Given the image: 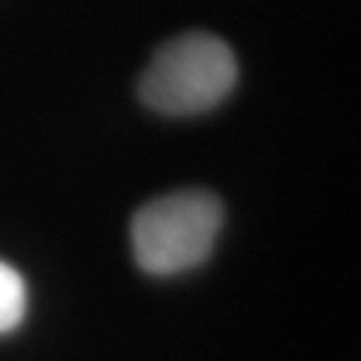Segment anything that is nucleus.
<instances>
[{
	"label": "nucleus",
	"instance_id": "2",
	"mask_svg": "<svg viewBox=\"0 0 361 361\" xmlns=\"http://www.w3.org/2000/svg\"><path fill=\"white\" fill-rule=\"evenodd\" d=\"M223 229V205L208 190H178L133 217V253L142 271L172 277L202 265Z\"/></svg>",
	"mask_w": 361,
	"mask_h": 361
},
{
	"label": "nucleus",
	"instance_id": "1",
	"mask_svg": "<svg viewBox=\"0 0 361 361\" xmlns=\"http://www.w3.org/2000/svg\"><path fill=\"white\" fill-rule=\"evenodd\" d=\"M238 63L211 33H184L166 42L139 78L142 103L160 115H199L232 94Z\"/></svg>",
	"mask_w": 361,
	"mask_h": 361
},
{
	"label": "nucleus",
	"instance_id": "3",
	"mask_svg": "<svg viewBox=\"0 0 361 361\" xmlns=\"http://www.w3.org/2000/svg\"><path fill=\"white\" fill-rule=\"evenodd\" d=\"M25 313H27L25 280H21V274L13 265L0 262V334L18 329Z\"/></svg>",
	"mask_w": 361,
	"mask_h": 361
}]
</instances>
